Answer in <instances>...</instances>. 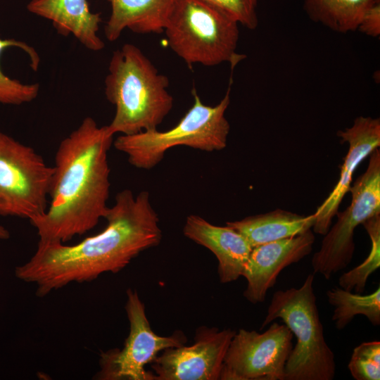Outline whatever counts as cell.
<instances>
[{"instance_id":"e0dca14e","label":"cell","mask_w":380,"mask_h":380,"mask_svg":"<svg viewBox=\"0 0 380 380\" xmlns=\"http://www.w3.org/2000/svg\"><path fill=\"white\" fill-rule=\"evenodd\" d=\"M314 213L304 216L287 210H275L227 222L226 225L243 235L255 246L294 236L312 229Z\"/></svg>"},{"instance_id":"5b68a950","label":"cell","mask_w":380,"mask_h":380,"mask_svg":"<svg viewBox=\"0 0 380 380\" xmlns=\"http://www.w3.org/2000/svg\"><path fill=\"white\" fill-rule=\"evenodd\" d=\"M232 77L224 96L215 106L205 105L193 88L194 103L172 128L157 129L134 134H121L113 141L114 147L124 153L129 163L139 169L151 170L164 158L170 148L186 146L212 152L227 146L230 125L225 113L230 103Z\"/></svg>"},{"instance_id":"8992f818","label":"cell","mask_w":380,"mask_h":380,"mask_svg":"<svg viewBox=\"0 0 380 380\" xmlns=\"http://www.w3.org/2000/svg\"><path fill=\"white\" fill-rule=\"evenodd\" d=\"M239 23L204 0H175L164 28L168 46L191 68L194 64H230L245 55L236 52Z\"/></svg>"},{"instance_id":"d4e9b609","label":"cell","mask_w":380,"mask_h":380,"mask_svg":"<svg viewBox=\"0 0 380 380\" xmlns=\"http://www.w3.org/2000/svg\"><path fill=\"white\" fill-rule=\"evenodd\" d=\"M9 237V231L0 224V240L8 239Z\"/></svg>"},{"instance_id":"44dd1931","label":"cell","mask_w":380,"mask_h":380,"mask_svg":"<svg viewBox=\"0 0 380 380\" xmlns=\"http://www.w3.org/2000/svg\"><path fill=\"white\" fill-rule=\"evenodd\" d=\"M362 224L371 240V248L367 257L359 265L344 272L338 279L341 288L363 293L369 276L380 267V213L376 214Z\"/></svg>"},{"instance_id":"8fae6325","label":"cell","mask_w":380,"mask_h":380,"mask_svg":"<svg viewBox=\"0 0 380 380\" xmlns=\"http://www.w3.org/2000/svg\"><path fill=\"white\" fill-rule=\"evenodd\" d=\"M236 334L230 329L201 327L189 346L168 348L151 362L155 380H217Z\"/></svg>"},{"instance_id":"7a4b0ae2","label":"cell","mask_w":380,"mask_h":380,"mask_svg":"<svg viewBox=\"0 0 380 380\" xmlns=\"http://www.w3.org/2000/svg\"><path fill=\"white\" fill-rule=\"evenodd\" d=\"M108 125L86 117L60 143L55 156L50 202L30 220L42 242L66 243L104 218L108 209V153L113 143Z\"/></svg>"},{"instance_id":"d6986e66","label":"cell","mask_w":380,"mask_h":380,"mask_svg":"<svg viewBox=\"0 0 380 380\" xmlns=\"http://www.w3.org/2000/svg\"><path fill=\"white\" fill-rule=\"evenodd\" d=\"M328 302L334 308L332 320L337 329H343L356 315H363L374 326L380 324V288L364 295L352 293L340 286L326 293Z\"/></svg>"},{"instance_id":"3957f363","label":"cell","mask_w":380,"mask_h":380,"mask_svg":"<svg viewBox=\"0 0 380 380\" xmlns=\"http://www.w3.org/2000/svg\"><path fill=\"white\" fill-rule=\"evenodd\" d=\"M104 84L106 97L115 109L108 125L113 134L156 129L173 107L168 77L132 44L113 53Z\"/></svg>"},{"instance_id":"2e32d148","label":"cell","mask_w":380,"mask_h":380,"mask_svg":"<svg viewBox=\"0 0 380 380\" xmlns=\"http://www.w3.org/2000/svg\"><path fill=\"white\" fill-rule=\"evenodd\" d=\"M111 12L104 32L110 42L125 29L138 34L161 33L175 0H107Z\"/></svg>"},{"instance_id":"4fadbf2b","label":"cell","mask_w":380,"mask_h":380,"mask_svg":"<svg viewBox=\"0 0 380 380\" xmlns=\"http://www.w3.org/2000/svg\"><path fill=\"white\" fill-rule=\"evenodd\" d=\"M341 142L348 143V150L341 167L340 178L315 215L313 232L324 235L331 227L345 195L349 191L353 175L360 163L380 146V119L357 117L351 127L337 132Z\"/></svg>"},{"instance_id":"52a82bcc","label":"cell","mask_w":380,"mask_h":380,"mask_svg":"<svg viewBox=\"0 0 380 380\" xmlns=\"http://www.w3.org/2000/svg\"><path fill=\"white\" fill-rule=\"evenodd\" d=\"M53 172L32 147L0 132V215L30 221L45 213Z\"/></svg>"},{"instance_id":"7c38bea8","label":"cell","mask_w":380,"mask_h":380,"mask_svg":"<svg viewBox=\"0 0 380 380\" xmlns=\"http://www.w3.org/2000/svg\"><path fill=\"white\" fill-rule=\"evenodd\" d=\"M314 242L315 235L310 229L292 237L253 247L241 272L247 281L245 298L253 304L263 302L279 273L308 255Z\"/></svg>"},{"instance_id":"5bb4252c","label":"cell","mask_w":380,"mask_h":380,"mask_svg":"<svg viewBox=\"0 0 380 380\" xmlns=\"http://www.w3.org/2000/svg\"><path fill=\"white\" fill-rule=\"evenodd\" d=\"M183 233L215 255L221 283L232 282L241 276L253 247L237 231L227 225H214L201 217L191 215L186 220Z\"/></svg>"},{"instance_id":"6da1fadb","label":"cell","mask_w":380,"mask_h":380,"mask_svg":"<svg viewBox=\"0 0 380 380\" xmlns=\"http://www.w3.org/2000/svg\"><path fill=\"white\" fill-rule=\"evenodd\" d=\"M104 218L103 231L76 244L39 241L29 260L15 267V277L34 284L37 295L42 297L71 283L118 272L161 241L159 217L146 191L137 196L129 189L120 191Z\"/></svg>"},{"instance_id":"9a60e30c","label":"cell","mask_w":380,"mask_h":380,"mask_svg":"<svg viewBox=\"0 0 380 380\" xmlns=\"http://www.w3.org/2000/svg\"><path fill=\"white\" fill-rule=\"evenodd\" d=\"M27 8L51 21L58 34H72L90 51H99L105 46L98 34L101 14L90 11L87 0H31Z\"/></svg>"},{"instance_id":"ac0fdd59","label":"cell","mask_w":380,"mask_h":380,"mask_svg":"<svg viewBox=\"0 0 380 380\" xmlns=\"http://www.w3.org/2000/svg\"><path fill=\"white\" fill-rule=\"evenodd\" d=\"M380 0H303L308 17L330 30L346 34L357 31L365 13Z\"/></svg>"},{"instance_id":"30bf717a","label":"cell","mask_w":380,"mask_h":380,"mask_svg":"<svg viewBox=\"0 0 380 380\" xmlns=\"http://www.w3.org/2000/svg\"><path fill=\"white\" fill-rule=\"evenodd\" d=\"M293 336L276 322L262 333L240 329L227 348L220 379L284 380Z\"/></svg>"},{"instance_id":"cb8c5ba5","label":"cell","mask_w":380,"mask_h":380,"mask_svg":"<svg viewBox=\"0 0 380 380\" xmlns=\"http://www.w3.org/2000/svg\"><path fill=\"white\" fill-rule=\"evenodd\" d=\"M357 30L370 37H379L380 3L375 4L365 13Z\"/></svg>"},{"instance_id":"9c48e42d","label":"cell","mask_w":380,"mask_h":380,"mask_svg":"<svg viewBox=\"0 0 380 380\" xmlns=\"http://www.w3.org/2000/svg\"><path fill=\"white\" fill-rule=\"evenodd\" d=\"M125 310L129 333L124 347L111 349L100 355V370L96 379L102 380H155L152 372L145 369L163 350L179 347L186 342L182 331L169 336L156 334L147 319L144 304L135 290L127 291Z\"/></svg>"},{"instance_id":"ffe728a7","label":"cell","mask_w":380,"mask_h":380,"mask_svg":"<svg viewBox=\"0 0 380 380\" xmlns=\"http://www.w3.org/2000/svg\"><path fill=\"white\" fill-rule=\"evenodd\" d=\"M10 47H17L25 51L30 58V66L34 71L38 70L40 58L36 50L24 42L14 39L0 38V56ZM39 92L38 83L25 84L5 75L0 68V103L21 105L34 100Z\"/></svg>"},{"instance_id":"603a6c76","label":"cell","mask_w":380,"mask_h":380,"mask_svg":"<svg viewBox=\"0 0 380 380\" xmlns=\"http://www.w3.org/2000/svg\"><path fill=\"white\" fill-rule=\"evenodd\" d=\"M215 6L239 25L253 30L258 26V6L260 0H204Z\"/></svg>"},{"instance_id":"277c9868","label":"cell","mask_w":380,"mask_h":380,"mask_svg":"<svg viewBox=\"0 0 380 380\" xmlns=\"http://www.w3.org/2000/svg\"><path fill=\"white\" fill-rule=\"evenodd\" d=\"M314 274H309L299 288L275 291L260 328L281 319L296 337L286 362L284 380H332L335 376L334 354L324 338Z\"/></svg>"},{"instance_id":"7402d4cb","label":"cell","mask_w":380,"mask_h":380,"mask_svg":"<svg viewBox=\"0 0 380 380\" xmlns=\"http://www.w3.org/2000/svg\"><path fill=\"white\" fill-rule=\"evenodd\" d=\"M348 368L355 380H379L380 342H364L355 347Z\"/></svg>"},{"instance_id":"ba28073f","label":"cell","mask_w":380,"mask_h":380,"mask_svg":"<svg viewBox=\"0 0 380 380\" xmlns=\"http://www.w3.org/2000/svg\"><path fill=\"white\" fill-rule=\"evenodd\" d=\"M349 191L350 205L337 212V221L324 235L320 248L312 258L314 274L326 279L344 270L351 262L355 251L353 240L356 227L369 217L380 213V151L369 155L365 172L360 176Z\"/></svg>"}]
</instances>
